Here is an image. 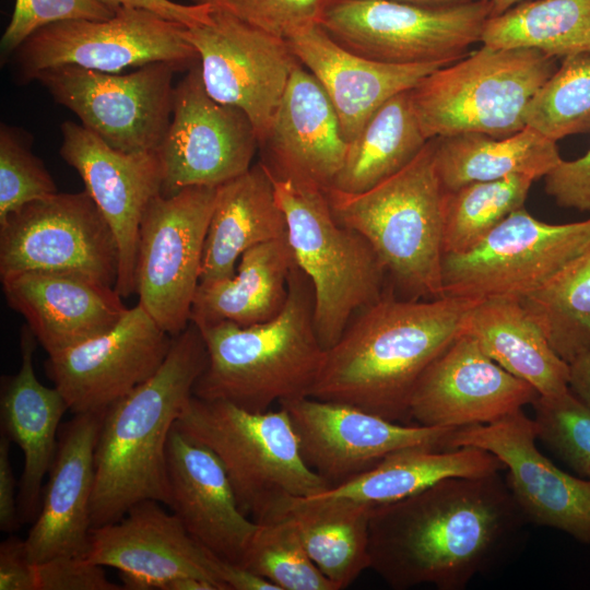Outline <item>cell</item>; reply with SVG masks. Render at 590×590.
I'll return each instance as SVG.
<instances>
[{
	"instance_id": "obj_1",
	"label": "cell",
	"mask_w": 590,
	"mask_h": 590,
	"mask_svg": "<svg viewBox=\"0 0 590 590\" xmlns=\"http://www.w3.org/2000/svg\"><path fill=\"white\" fill-rule=\"evenodd\" d=\"M523 519L498 472L445 477L373 507L369 568L397 590H462L506 551Z\"/></svg>"
},
{
	"instance_id": "obj_2",
	"label": "cell",
	"mask_w": 590,
	"mask_h": 590,
	"mask_svg": "<svg viewBox=\"0 0 590 590\" xmlns=\"http://www.w3.org/2000/svg\"><path fill=\"white\" fill-rule=\"evenodd\" d=\"M477 300L441 296L405 299L385 292L359 310L326 351L309 391L404 424L414 387L426 368L462 332Z\"/></svg>"
},
{
	"instance_id": "obj_3",
	"label": "cell",
	"mask_w": 590,
	"mask_h": 590,
	"mask_svg": "<svg viewBox=\"0 0 590 590\" xmlns=\"http://www.w3.org/2000/svg\"><path fill=\"white\" fill-rule=\"evenodd\" d=\"M206 363L202 333L190 321L173 337L160 369L106 409L95 449L92 529L120 520L143 500L168 507V439Z\"/></svg>"
},
{
	"instance_id": "obj_4",
	"label": "cell",
	"mask_w": 590,
	"mask_h": 590,
	"mask_svg": "<svg viewBox=\"0 0 590 590\" xmlns=\"http://www.w3.org/2000/svg\"><path fill=\"white\" fill-rule=\"evenodd\" d=\"M199 329L208 363L193 396L250 412L308 397L326 355L315 327L312 286L297 264L286 304L272 320L246 327L222 321Z\"/></svg>"
},
{
	"instance_id": "obj_5",
	"label": "cell",
	"mask_w": 590,
	"mask_h": 590,
	"mask_svg": "<svg viewBox=\"0 0 590 590\" xmlns=\"http://www.w3.org/2000/svg\"><path fill=\"white\" fill-rule=\"evenodd\" d=\"M334 219L362 234L405 299L442 296L444 193L430 139L403 169L359 193L324 190Z\"/></svg>"
},
{
	"instance_id": "obj_6",
	"label": "cell",
	"mask_w": 590,
	"mask_h": 590,
	"mask_svg": "<svg viewBox=\"0 0 590 590\" xmlns=\"http://www.w3.org/2000/svg\"><path fill=\"white\" fill-rule=\"evenodd\" d=\"M175 427L210 448L223 464L241 511L257 523L292 497L329 484L304 461L287 411L250 412L192 397Z\"/></svg>"
},
{
	"instance_id": "obj_7",
	"label": "cell",
	"mask_w": 590,
	"mask_h": 590,
	"mask_svg": "<svg viewBox=\"0 0 590 590\" xmlns=\"http://www.w3.org/2000/svg\"><path fill=\"white\" fill-rule=\"evenodd\" d=\"M555 58L530 48L482 45L424 76L410 90L430 140L464 132L509 137L526 127L527 104L556 71Z\"/></svg>"
},
{
	"instance_id": "obj_8",
	"label": "cell",
	"mask_w": 590,
	"mask_h": 590,
	"mask_svg": "<svg viewBox=\"0 0 590 590\" xmlns=\"http://www.w3.org/2000/svg\"><path fill=\"white\" fill-rule=\"evenodd\" d=\"M273 184L295 262L312 286L316 332L327 351L359 310L381 298L387 273L370 243L334 219L324 190Z\"/></svg>"
},
{
	"instance_id": "obj_9",
	"label": "cell",
	"mask_w": 590,
	"mask_h": 590,
	"mask_svg": "<svg viewBox=\"0 0 590 590\" xmlns=\"http://www.w3.org/2000/svg\"><path fill=\"white\" fill-rule=\"evenodd\" d=\"M488 0L426 5L396 0H332L319 25L343 48L398 66L452 63L481 43Z\"/></svg>"
},
{
	"instance_id": "obj_10",
	"label": "cell",
	"mask_w": 590,
	"mask_h": 590,
	"mask_svg": "<svg viewBox=\"0 0 590 590\" xmlns=\"http://www.w3.org/2000/svg\"><path fill=\"white\" fill-rule=\"evenodd\" d=\"M186 27L148 10L119 8L106 20H67L37 30L14 50L13 63L23 82L61 66L119 73L169 62L185 70L199 60Z\"/></svg>"
},
{
	"instance_id": "obj_11",
	"label": "cell",
	"mask_w": 590,
	"mask_h": 590,
	"mask_svg": "<svg viewBox=\"0 0 590 590\" xmlns=\"http://www.w3.org/2000/svg\"><path fill=\"white\" fill-rule=\"evenodd\" d=\"M590 244V219L550 224L524 208L509 214L472 249L444 255L442 296L522 299Z\"/></svg>"
},
{
	"instance_id": "obj_12",
	"label": "cell",
	"mask_w": 590,
	"mask_h": 590,
	"mask_svg": "<svg viewBox=\"0 0 590 590\" xmlns=\"http://www.w3.org/2000/svg\"><path fill=\"white\" fill-rule=\"evenodd\" d=\"M216 189L194 186L161 193L141 220L135 293L139 304L172 337L190 322Z\"/></svg>"
},
{
	"instance_id": "obj_13",
	"label": "cell",
	"mask_w": 590,
	"mask_h": 590,
	"mask_svg": "<svg viewBox=\"0 0 590 590\" xmlns=\"http://www.w3.org/2000/svg\"><path fill=\"white\" fill-rule=\"evenodd\" d=\"M180 70L169 62L148 63L126 74L61 66L38 72L34 80L111 148L152 152L168 130L173 79Z\"/></svg>"
},
{
	"instance_id": "obj_14",
	"label": "cell",
	"mask_w": 590,
	"mask_h": 590,
	"mask_svg": "<svg viewBox=\"0 0 590 590\" xmlns=\"http://www.w3.org/2000/svg\"><path fill=\"white\" fill-rule=\"evenodd\" d=\"M23 271L78 274L115 287L116 238L85 190L30 202L0 222V276Z\"/></svg>"
},
{
	"instance_id": "obj_15",
	"label": "cell",
	"mask_w": 590,
	"mask_h": 590,
	"mask_svg": "<svg viewBox=\"0 0 590 590\" xmlns=\"http://www.w3.org/2000/svg\"><path fill=\"white\" fill-rule=\"evenodd\" d=\"M184 34L198 54L206 93L245 111L260 143L300 63L287 39L214 9L209 22Z\"/></svg>"
},
{
	"instance_id": "obj_16",
	"label": "cell",
	"mask_w": 590,
	"mask_h": 590,
	"mask_svg": "<svg viewBox=\"0 0 590 590\" xmlns=\"http://www.w3.org/2000/svg\"><path fill=\"white\" fill-rule=\"evenodd\" d=\"M259 140L241 109L213 99L199 64L175 85L173 114L157 152L163 167L162 194L187 187H219L247 172Z\"/></svg>"
},
{
	"instance_id": "obj_17",
	"label": "cell",
	"mask_w": 590,
	"mask_h": 590,
	"mask_svg": "<svg viewBox=\"0 0 590 590\" xmlns=\"http://www.w3.org/2000/svg\"><path fill=\"white\" fill-rule=\"evenodd\" d=\"M534 420L523 410L488 424L455 429L448 449L476 447L507 469V485L523 517L590 544V480L555 465L536 446Z\"/></svg>"
},
{
	"instance_id": "obj_18",
	"label": "cell",
	"mask_w": 590,
	"mask_h": 590,
	"mask_svg": "<svg viewBox=\"0 0 590 590\" xmlns=\"http://www.w3.org/2000/svg\"><path fill=\"white\" fill-rule=\"evenodd\" d=\"M279 404L290 415L304 461L330 488L369 471L398 450L448 449L457 429L396 423L352 404L311 397Z\"/></svg>"
},
{
	"instance_id": "obj_19",
	"label": "cell",
	"mask_w": 590,
	"mask_h": 590,
	"mask_svg": "<svg viewBox=\"0 0 590 590\" xmlns=\"http://www.w3.org/2000/svg\"><path fill=\"white\" fill-rule=\"evenodd\" d=\"M172 343L138 303L109 331L49 355L45 370L70 412L103 411L150 379Z\"/></svg>"
},
{
	"instance_id": "obj_20",
	"label": "cell",
	"mask_w": 590,
	"mask_h": 590,
	"mask_svg": "<svg viewBox=\"0 0 590 590\" xmlns=\"http://www.w3.org/2000/svg\"><path fill=\"white\" fill-rule=\"evenodd\" d=\"M60 155L80 175L85 191L108 223L118 248L116 292L135 293L139 229L143 213L162 193L163 167L157 151L127 153L111 148L81 123L61 125Z\"/></svg>"
},
{
	"instance_id": "obj_21",
	"label": "cell",
	"mask_w": 590,
	"mask_h": 590,
	"mask_svg": "<svg viewBox=\"0 0 590 590\" xmlns=\"http://www.w3.org/2000/svg\"><path fill=\"white\" fill-rule=\"evenodd\" d=\"M539 393L489 358L461 332L426 368L412 392L417 425L461 428L488 424L532 404Z\"/></svg>"
},
{
	"instance_id": "obj_22",
	"label": "cell",
	"mask_w": 590,
	"mask_h": 590,
	"mask_svg": "<svg viewBox=\"0 0 590 590\" xmlns=\"http://www.w3.org/2000/svg\"><path fill=\"white\" fill-rule=\"evenodd\" d=\"M160 502L133 505L118 521L93 528L87 557L120 573L129 590H164L173 580L196 577L226 590L215 554L193 540Z\"/></svg>"
},
{
	"instance_id": "obj_23",
	"label": "cell",
	"mask_w": 590,
	"mask_h": 590,
	"mask_svg": "<svg viewBox=\"0 0 590 590\" xmlns=\"http://www.w3.org/2000/svg\"><path fill=\"white\" fill-rule=\"evenodd\" d=\"M346 149L329 96L315 75L299 63L259 143L261 163L273 179L326 190L332 186Z\"/></svg>"
},
{
	"instance_id": "obj_24",
	"label": "cell",
	"mask_w": 590,
	"mask_h": 590,
	"mask_svg": "<svg viewBox=\"0 0 590 590\" xmlns=\"http://www.w3.org/2000/svg\"><path fill=\"white\" fill-rule=\"evenodd\" d=\"M105 412L74 414L61 429L40 509L25 539L35 564L90 553L95 449Z\"/></svg>"
},
{
	"instance_id": "obj_25",
	"label": "cell",
	"mask_w": 590,
	"mask_h": 590,
	"mask_svg": "<svg viewBox=\"0 0 590 590\" xmlns=\"http://www.w3.org/2000/svg\"><path fill=\"white\" fill-rule=\"evenodd\" d=\"M168 507L203 547L239 564L259 523L238 506L216 455L175 426L167 444Z\"/></svg>"
},
{
	"instance_id": "obj_26",
	"label": "cell",
	"mask_w": 590,
	"mask_h": 590,
	"mask_svg": "<svg viewBox=\"0 0 590 590\" xmlns=\"http://www.w3.org/2000/svg\"><path fill=\"white\" fill-rule=\"evenodd\" d=\"M1 282L48 356L109 331L128 309L115 287L78 274L23 271Z\"/></svg>"
},
{
	"instance_id": "obj_27",
	"label": "cell",
	"mask_w": 590,
	"mask_h": 590,
	"mask_svg": "<svg viewBox=\"0 0 590 590\" xmlns=\"http://www.w3.org/2000/svg\"><path fill=\"white\" fill-rule=\"evenodd\" d=\"M286 39L298 61L329 96L347 143L385 102L412 90L424 76L442 67L389 64L358 56L334 42L319 24Z\"/></svg>"
},
{
	"instance_id": "obj_28",
	"label": "cell",
	"mask_w": 590,
	"mask_h": 590,
	"mask_svg": "<svg viewBox=\"0 0 590 590\" xmlns=\"http://www.w3.org/2000/svg\"><path fill=\"white\" fill-rule=\"evenodd\" d=\"M36 338L24 324L21 330V365L2 378L0 413L3 434L21 449L24 465L17 492L21 522L34 521L43 499V481L52 465L58 427L69 411L56 387L43 385L34 370Z\"/></svg>"
},
{
	"instance_id": "obj_29",
	"label": "cell",
	"mask_w": 590,
	"mask_h": 590,
	"mask_svg": "<svg viewBox=\"0 0 590 590\" xmlns=\"http://www.w3.org/2000/svg\"><path fill=\"white\" fill-rule=\"evenodd\" d=\"M273 179L261 162L216 189L204 241L200 283L233 276L251 247L286 237Z\"/></svg>"
},
{
	"instance_id": "obj_30",
	"label": "cell",
	"mask_w": 590,
	"mask_h": 590,
	"mask_svg": "<svg viewBox=\"0 0 590 590\" xmlns=\"http://www.w3.org/2000/svg\"><path fill=\"white\" fill-rule=\"evenodd\" d=\"M462 332L471 335L502 368L532 386L539 396L569 389L570 365L552 349L519 299L491 298L469 311Z\"/></svg>"
},
{
	"instance_id": "obj_31",
	"label": "cell",
	"mask_w": 590,
	"mask_h": 590,
	"mask_svg": "<svg viewBox=\"0 0 590 590\" xmlns=\"http://www.w3.org/2000/svg\"><path fill=\"white\" fill-rule=\"evenodd\" d=\"M295 264L287 237L249 248L233 276L199 283L190 321L201 328L222 321L246 327L272 320L286 304Z\"/></svg>"
},
{
	"instance_id": "obj_32",
	"label": "cell",
	"mask_w": 590,
	"mask_h": 590,
	"mask_svg": "<svg viewBox=\"0 0 590 590\" xmlns=\"http://www.w3.org/2000/svg\"><path fill=\"white\" fill-rule=\"evenodd\" d=\"M373 507L319 493L285 500L268 521L288 519L310 559L341 590L370 566L368 548Z\"/></svg>"
},
{
	"instance_id": "obj_33",
	"label": "cell",
	"mask_w": 590,
	"mask_h": 590,
	"mask_svg": "<svg viewBox=\"0 0 590 590\" xmlns=\"http://www.w3.org/2000/svg\"><path fill=\"white\" fill-rule=\"evenodd\" d=\"M432 140L436 173L445 191L512 175L536 180L562 161L556 142L529 126L504 138L464 132Z\"/></svg>"
},
{
	"instance_id": "obj_34",
	"label": "cell",
	"mask_w": 590,
	"mask_h": 590,
	"mask_svg": "<svg viewBox=\"0 0 590 590\" xmlns=\"http://www.w3.org/2000/svg\"><path fill=\"white\" fill-rule=\"evenodd\" d=\"M503 463L476 447H410L390 453L369 471L320 494L377 506L417 493L449 476L499 472Z\"/></svg>"
},
{
	"instance_id": "obj_35",
	"label": "cell",
	"mask_w": 590,
	"mask_h": 590,
	"mask_svg": "<svg viewBox=\"0 0 590 590\" xmlns=\"http://www.w3.org/2000/svg\"><path fill=\"white\" fill-rule=\"evenodd\" d=\"M428 141L410 90L400 92L385 102L347 143L343 164L330 188L345 193L364 192L408 166Z\"/></svg>"
},
{
	"instance_id": "obj_36",
	"label": "cell",
	"mask_w": 590,
	"mask_h": 590,
	"mask_svg": "<svg viewBox=\"0 0 590 590\" xmlns=\"http://www.w3.org/2000/svg\"><path fill=\"white\" fill-rule=\"evenodd\" d=\"M481 44L536 49L555 59L590 51V0L522 1L487 20Z\"/></svg>"
},
{
	"instance_id": "obj_37",
	"label": "cell",
	"mask_w": 590,
	"mask_h": 590,
	"mask_svg": "<svg viewBox=\"0 0 590 590\" xmlns=\"http://www.w3.org/2000/svg\"><path fill=\"white\" fill-rule=\"evenodd\" d=\"M557 355L590 353V244L535 292L520 299Z\"/></svg>"
},
{
	"instance_id": "obj_38",
	"label": "cell",
	"mask_w": 590,
	"mask_h": 590,
	"mask_svg": "<svg viewBox=\"0 0 590 590\" xmlns=\"http://www.w3.org/2000/svg\"><path fill=\"white\" fill-rule=\"evenodd\" d=\"M533 181L528 176L512 175L445 191L444 255L461 253L475 247L509 214L523 208Z\"/></svg>"
},
{
	"instance_id": "obj_39",
	"label": "cell",
	"mask_w": 590,
	"mask_h": 590,
	"mask_svg": "<svg viewBox=\"0 0 590 590\" xmlns=\"http://www.w3.org/2000/svg\"><path fill=\"white\" fill-rule=\"evenodd\" d=\"M523 118L555 142L590 131V51L565 57L531 97Z\"/></svg>"
},
{
	"instance_id": "obj_40",
	"label": "cell",
	"mask_w": 590,
	"mask_h": 590,
	"mask_svg": "<svg viewBox=\"0 0 590 590\" xmlns=\"http://www.w3.org/2000/svg\"><path fill=\"white\" fill-rule=\"evenodd\" d=\"M241 566L279 590H338L310 559L286 518L259 523Z\"/></svg>"
},
{
	"instance_id": "obj_41",
	"label": "cell",
	"mask_w": 590,
	"mask_h": 590,
	"mask_svg": "<svg viewBox=\"0 0 590 590\" xmlns=\"http://www.w3.org/2000/svg\"><path fill=\"white\" fill-rule=\"evenodd\" d=\"M540 439L579 476L590 480V408L570 389L533 401Z\"/></svg>"
},
{
	"instance_id": "obj_42",
	"label": "cell",
	"mask_w": 590,
	"mask_h": 590,
	"mask_svg": "<svg viewBox=\"0 0 590 590\" xmlns=\"http://www.w3.org/2000/svg\"><path fill=\"white\" fill-rule=\"evenodd\" d=\"M57 186L22 131L0 128V222L23 205L57 193Z\"/></svg>"
},
{
	"instance_id": "obj_43",
	"label": "cell",
	"mask_w": 590,
	"mask_h": 590,
	"mask_svg": "<svg viewBox=\"0 0 590 590\" xmlns=\"http://www.w3.org/2000/svg\"><path fill=\"white\" fill-rule=\"evenodd\" d=\"M224 11L268 33L288 36L319 24L332 0H191Z\"/></svg>"
},
{
	"instance_id": "obj_44",
	"label": "cell",
	"mask_w": 590,
	"mask_h": 590,
	"mask_svg": "<svg viewBox=\"0 0 590 590\" xmlns=\"http://www.w3.org/2000/svg\"><path fill=\"white\" fill-rule=\"evenodd\" d=\"M115 14L99 0H15L1 37L2 57H8L37 30L67 20H106Z\"/></svg>"
},
{
	"instance_id": "obj_45",
	"label": "cell",
	"mask_w": 590,
	"mask_h": 590,
	"mask_svg": "<svg viewBox=\"0 0 590 590\" xmlns=\"http://www.w3.org/2000/svg\"><path fill=\"white\" fill-rule=\"evenodd\" d=\"M37 590H119L104 567L87 556H61L36 564Z\"/></svg>"
},
{
	"instance_id": "obj_46",
	"label": "cell",
	"mask_w": 590,
	"mask_h": 590,
	"mask_svg": "<svg viewBox=\"0 0 590 590\" xmlns=\"http://www.w3.org/2000/svg\"><path fill=\"white\" fill-rule=\"evenodd\" d=\"M544 180L546 193L557 205L590 212V150L577 160H562Z\"/></svg>"
},
{
	"instance_id": "obj_47",
	"label": "cell",
	"mask_w": 590,
	"mask_h": 590,
	"mask_svg": "<svg viewBox=\"0 0 590 590\" xmlns=\"http://www.w3.org/2000/svg\"><path fill=\"white\" fill-rule=\"evenodd\" d=\"M0 590H37L36 564L15 535L0 544Z\"/></svg>"
},
{
	"instance_id": "obj_48",
	"label": "cell",
	"mask_w": 590,
	"mask_h": 590,
	"mask_svg": "<svg viewBox=\"0 0 590 590\" xmlns=\"http://www.w3.org/2000/svg\"><path fill=\"white\" fill-rule=\"evenodd\" d=\"M114 12L119 8H134L151 11L164 19L184 24L187 27L206 23L212 8L208 4H180L170 0H99Z\"/></svg>"
},
{
	"instance_id": "obj_49",
	"label": "cell",
	"mask_w": 590,
	"mask_h": 590,
	"mask_svg": "<svg viewBox=\"0 0 590 590\" xmlns=\"http://www.w3.org/2000/svg\"><path fill=\"white\" fill-rule=\"evenodd\" d=\"M11 440L2 434L0 437V529L14 532L20 527L16 481L10 461Z\"/></svg>"
},
{
	"instance_id": "obj_50",
	"label": "cell",
	"mask_w": 590,
	"mask_h": 590,
	"mask_svg": "<svg viewBox=\"0 0 590 590\" xmlns=\"http://www.w3.org/2000/svg\"><path fill=\"white\" fill-rule=\"evenodd\" d=\"M217 575L226 590H279L266 578L239 564L217 558Z\"/></svg>"
},
{
	"instance_id": "obj_51",
	"label": "cell",
	"mask_w": 590,
	"mask_h": 590,
	"mask_svg": "<svg viewBox=\"0 0 590 590\" xmlns=\"http://www.w3.org/2000/svg\"><path fill=\"white\" fill-rule=\"evenodd\" d=\"M569 365V389L590 408V353L577 357Z\"/></svg>"
},
{
	"instance_id": "obj_52",
	"label": "cell",
	"mask_w": 590,
	"mask_h": 590,
	"mask_svg": "<svg viewBox=\"0 0 590 590\" xmlns=\"http://www.w3.org/2000/svg\"><path fill=\"white\" fill-rule=\"evenodd\" d=\"M164 590H219L208 580L196 577H184L170 581Z\"/></svg>"
},
{
	"instance_id": "obj_53",
	"label": "cell",
	"mask_w": 590,
	"mask_h": 590,
	"mask_svg": "<svg viewBox=\"0 0 590 590\" xmlns=\"http://www.w3.org/2000/svg\"><path fill=\"white\" fill-rule=\"evenodd\" d=\"M522 1L523 0H488L491 5V17L504 13Z\"/></svg>"
},
{
	"instance_id": "obj_54",
	"label": "cell",
	"mask_w": 590,
	"mask_h": 590,
	"mask_svg": "<svg viewBox=\"0 0 590 590\" xmlns=\"http://www.w3.org/2000/svg\"><path fill=\"white\" fill-rule=\"evenodd\" d=\"M396 1L410 2V3H416V4H426V5H441V4L463 3V2L474 1V0H396Z\"/></svg>"
}]
</instances>
